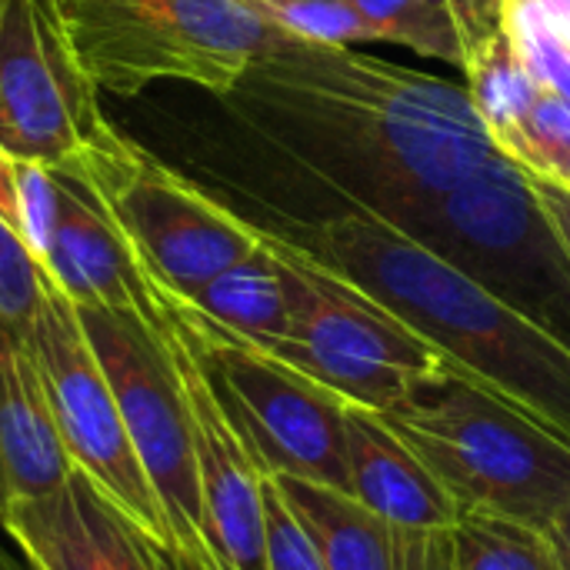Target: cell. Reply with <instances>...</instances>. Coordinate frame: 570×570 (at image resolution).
I'll use <instances>...</instances> for the list:
<instances>
[{
    "instance_id": "6da1fadb",
    "label": "cell",
    "mask_w": 570,
    "mask_h": 570,
    "mask_svg": "<svg viewBox=\"0 0 570 570\" xmlns=\"http://www.w3.org/2000/svg\"><path fill=\"white\" fill-rule=\"evenodd\" d=\"M227 100L354 207L394 224L511 160L464 83L344 43L297 40L254 63Z\"/></svg>"
},
{
    "instance_id": "7a4b0ae2",
    "label": "cell",
    "mask_w": 570,
    "mask_h": 570,
    "mask_svg": "<svg viewBox=\"0 0 570 570\" xmlns=\"http://www.w3.org/2000/svg\"><path fill=\"white\" fill-rule=\"evenodd\" d=\"M451 367L570 441V347L394 220L351 207L291 237Z\"/></svg>"
},
{
    "instance_id": "3957f363",
    "label": "cell",
    "mask_w": 570,
    "mask_h": 570,
    "mask_svg": "<svg viewBox=\"0 0 570 570\" xmlns=\"http://www.w3.org/2000/svg\"><path fill=\"white\" fill-rule=\"evenodd\" d=\"M381 421L461 511H488L548 531L568 504L570 441L451 364L417 381Z\"/></svg>"
},
{
    "instance_id": "277c9868",
    "label": "cell",
    "mask_w": 570,
    "mask_h": 570,
    "mask_svg": "<svg viewBox=\"0 0 570 570\" xmlns=\"http://www.w3.org/2000/svg\"><path fill=\"white\" fill-rule=\"evenodd\" d=\"M100 94L137 97L160 80L230 97L254 63L294 47L257 0H60Z\"/></svg>"
},
{
    "instance_id": "5b68a950",
    "label": "cell",
    "mask_w": 570,
    "mask_h": 570,
    "mask_svg": "<svg viewBox=\"0 0 570 570\" xmlns=\"http://www.w3.org/2000/svg\"><path fill=\"white\" fill-rule=\"evenodd\" d=\"M67 174L94 190L164 297H194L261 247L257 224L227 210L120 130Z\"/></svg>"
},
{
    "instance_id": "8992f818",
    "label": "cell",
    "mask_w": 570,
    "mask_h": 570,
    "mask_svg": "<svg viewBox=\"0 0 570 570\" xmlns=\"http://www.w3.org/2000/svg\"><path fill=\"white\" fill-rule=\"evenodd\" d=\"M397 227L431 244L570 347V261L521 164L504 160L431 197Z\"/></svg>"
},
{
    "instance_id": "52a82bcc",
    "label": "cell",
    "mask_w": 570,
    "mask_h": 570,
    "mask_svg": "<svg viewBox=\"0 0 570 570\" xmlns=\"http://www.w3.org/2000/svg\"><path fill=\"white\" fill-rule=\"evenodd\" d=\"M167 311L257 468L347 491V401L187 304L167 297Z\"/></svg>"
},
{
    "instance_id": "ba28073f",
    "label": "cell",
    "mask_w": 570,
    "mask_h": 570,
    "mask_svg": "<svg viewBox=\"0 0 570 570\" xmlns=\"http://www.w3.org/2000/svg\"><path fill=\"white\" fill-rule=\"evenodd\" d=\"M274 237L294 264L301 291L291 331L261 351L341 394L347 404L377 414L394 407L417 381L448 367V361L381 301L331 271L287 234Z\"/></svg>"
},
{
    "instance_id": "9c48e42d",
    "label": "cell",
    "mask_w": 570,
    "mask_h": 570,
    "mask_svg": "<svg viewBox=\"0 0 570 570\" xmlns=\"http://www.w3.org/2000/svg\"><path fill=\"white\" fill-rule=\"evenodd\" d=\"M77 317L114 387L124 428L160 501L174 548L210 564L194 421L167 324L154 327L137 314L104 307H77Z\"/></svg>"
},
{
    "instance_id": "30bf717a",
    "label": "cell",
    "mask_w": 570,
    "mask_h": 570,
    "mask_svg": "<svg viewBox=\"0 0 570 570\" xmlns=\"http://www.w3.org/2000/svg\"><path fill=\"white\" fill-rule=\"evenodd\" d=\"M114 130L60 0H0V150L70 170Z\"/></svg>"
},
{
    "instance_id": "8fae6325",
    "label": "cell",
    "mask_w": 570,
    "mask_h": 570,
    "mask_svg": "<svg viewBox=\"0 0 570 570\" xmlns=\"http://www.w3.org/2000/svg\"><path fill=\"white\" fill-rule=\"evenodd\" d=\"M27 341L73 468L154 541L174 548L160 501L134 454L114 387L87 341L77 307L60 291L47 287Z\"/></svg>"
},
{
    "instance_id": "7c38bea8",
    "label": "cell",
    "mask_w": 570,
    "mask_h": 570,
    "mask_svg": "<svg viewBox=\"0 0 570 570\" xmlns=\"http://www.w3.org/2000/svg\"><path fill=\"white\" fill-rule=\"evenodd\" d=\"M167 331L184 377L194 454L204 504V541L214 570H267V521H264V481L244 438L220 407L197 354L177 331L167 311Z\"/></svg>"
},
{
    "instance_id": "4fadbf2b",
    "label": "cell",
    "mask_w": 570,
    "mask_h": 570,
    "mask_svg": "<svg viewBox=\"0 0 570 570\" xmlns=\"http://www.w3.org/2000/svg\"><path fill=\"white\" fill-rule=\"evenodd\" d=\"M0 531L27 570H167L164 544L77 468L60 491L10 504Z\"/></svg>"
},
{
    "instance_id": "5bb4252c",
    "label": "cell",
    "mask_w": 570,
    "mask_h": 570,
    "mask_svg": "<svg viewBox=\"0 0 570 570\" xmlns=\"http://www.w3.org/2000/svg\"><path fill=\"white\" fill-rule=\"evenodd\" d=\"M57 184L60 210L43 257L50 287L60 291L73 307L124 311L164 327L167 297L140 267L124 230L80 177L57 170Z\"/></svg>"
},
{
    "instance_id": "9a60e30c",
    "label": "cell",
    "mask_w": 570,
    "mask_h": 570,
    "mask_svg": "<svg viewBox=\"0 0 570 570\" xmlns=\"http://www.w3.org/2000/svg\"><path fill=\"white\" fill-rule=\"evenodd\" d=\"M27 337L0 331V514L60 491L73 474Z\"/></svg>"
},
{
    "instance_id": "2e32d148",
    "label": "cell",
    "mask_w": 570,
    "mask_h": 570,
    "mask_svg": "<svg viewBox=\"0 0 570 570\" xmlns=\"http://www.w3.org/2000/svg\"><path fill=\"white\" fill-rule=\"evenodd\" d=\"M347 494L397 531H448L461 508L424 461L381 421L347 404Z\"/></svg>"
},
{
    "instance_id": "e0dca14e",
    "label": "cell",
    "mask_w": 570,
    "mask_h": 570,
    "mask_svg": "<svg viewBox=\"0 0 570 570\" xmlns=\"http://www.w3.org/2000/svg\"><path fill=\"white\" fill-rule=\"evenodd\" d=\"M444 7L458 33L464 87L504 154L521 117L541 94L514 43L511 0H444Z\"/></svg>"
},
{
    "instance_id": "ac0fdd59",
    "label": "cell",
    "mask_w": 570,
    "mask_h": 570,
    "mask_svg": "<svg viewBox=\"0 0 570 570\" xmlns=\"http://www.w3.org/2000/svg\"><path fill=\"white\" fill-rule=\"evenodd\" d=\"M297 271L281 250L277 237L261 227V247L217 274L194 297L180 301L220 331L257 347L284 337L297 307Z\"/></svg>"
},
{
    "instance_id": "d6986e66",
    "label": "cell",
    "mask_w": 570,
    "mask_h": 570,
    "mask_svg": "<svg viewBox=\"0 0 570 570\" xmlns=\"http://www.w3.org/2000/svg\"><path fill=\"white\" fill-rule=\"evenodd\" d=\"M274 484L314 538L327 570H394V528L347 491L301 478H274Z\"/></svg>"
},
{
    "instance_id": "ffe728a7",
    "label": "cell",
    "mask_w": 570,
    "mask_h": 570,
    "mask_svg": "<svg viewBox=\"0 0 570 570\" xmlns=\"http://www.w3.org/2000/svg\"><path fill=\"white\" fill-rule=\"evenodd\" d=\"M451 534L454 570H561L548 531L501 514L461 511Z\"/></svg>"
},
{
    "instance_id": "44dd1931",
    "label": "cell",
    "mask_w": 570,
    "mask_h": 570,
    "mask_svg": "<svg viewBox=\"0 0 570 570\" xmlns=\"http://www.w3.org/2000/svg\"><path fill=\"white\" fill-rule=\"evenodd\" d=\"M60 210V184L57 170L0 150V220L27 244V250L40 261L47 257L53 224Z\"/></svg>"
},
{
    "instance_id": "7402d4cb",
    "label": "cell",
    "mask_w": 570,
    "mask_h": 570,
    "mask_svg": "<svg viewBox=\"0 0 570 570\" xmlns=\"http://www.w3.org/2000/svg\"><path fill=\"white\" fill-rule=\"evenodd\" d=\"M374 40L461 67V47L444 0H351Z\"/></svg>"
},
{
    "instance_id": "603a6c76",
    "label": "cell",
    "mask_w": 570,
    "mask_h": 570,
    "mask_svg": "<svg viewBox=\"0 0 570 570\" xmlns=\"http://www.w3.org/2000/svg\"><path fill=\"white\" fill-rule=\"evenodd\" d=\"M518 53L541 90L570 100V40L538 0H511Z\"/></svg>"
},
{
    "instance_id": "cb8c5ba5",
    "label": "cell",
    "mask_w": 570,
    "mask_h": 570,
    "mask_svg": "<svg viewBox=\"0 0 570 570\" xmlns=\"http://www.w3.org/2000/svg\"><path fill=\"white\" fill-rule=\"evenodd\" d=\"M50 281L27 244L0 220V331L30 334V324L43 304Z\"/></svg>"
},
{
    "instance_id": "d4e9b609",
    "label": "cell",
    "mask_w": 570,
    "mask_h": 570,
    "mask_svg": "<svg viewBox=\"0 0 570 570\" xmlns=\"http://www.w3.org/2000/svg\"><path fill=\"white\" fill-rule=\"evenodd\" d=\"M504 154L524 170L548 174L564 154H570V100L541 90L511 134Z\"/></svg>"
},
{
    "instance_id": "484cf974",
    "label": "cell",
    "mask_w": 570,
    "mask_h": 570,
    "mask_svg": "<svg viewBox=\"0 0 570 570\" xmlns=\"http://www.w3.org/2000/svg\"><path fill=\"white\" fill-rule=\"evenodd\" d=\"M281 27L317 43H374L364 17L351 0H271L261 3Z\"/></svg>"
},
{
    "instance_id": "4316f807",
    "label": "cell",
    "mask_w": 570,
    "mask_h": 570,
    "mask_svg": "<svg viewBox=\"0 0 570 570\" xmlns=\"http://www.w3.org/2000/svg\"><path fill=\"white\" fill-rule=\"evenodd\" d=\"M264 521H267V570H327L314 538L297 521L274 478L264 481Z\"/></svg>"
},
{
    "instance_id": "83f0119b",
    "label": "cell",
    "mask_w": 570,
    "mask_h": 570,
    "mask_svg": "<svg viewBox=\"0 0 570 570\" xmlns=\"http://www.w3.org/2000/svg\"><path fill=\"white\" fill-rule=\"evenodd\" d=\"M454 528L448 531H397L394 570H454Z\"/></svg>"
},
{
    "instance_id": "f1b7e54d",
    "label": "cell",
    "mask_w": 570,
    "mask_h": 570,
    "mask_svg": "<svg viewBox=\"0 0 570 570\" xmlns=\"http://www.w3.org/2000/svg\"><path fill=\"white\" fill-rule=\"evenodd\" d=\"M528 180H531V190L538 197V207L548 220V227L554 230V237L561 240L564 254L570 261V187L544 177V174H534V170H524Z\"/></svg>"
},
{
    "instance_id": "f546056e",
    "label": "cell",
    "mask_w": 570,
    "mask_h": 570,
    "mask_svg": "<svg viewBox=\"0 0 570 570\" xmlns=\"http://www.w3.org/2000/svg\"><path fill=\"white\" fill-rule=\"evenodd\" d=\"M548 534H551V541H554L558 554H561V558L570 564V498H568V504L558 511V518H554V524L548 528Z\"/></svg>"
},
{
    "instance_id": "4dcf8cb0",
    "label": "cell",
    "mask_w": 570,
    "mask_h": 570,
    "mask_svg": "<svg viewBox=\"0 0 570 570\" xmlns=\"http://www.w3.org/2000/svg\"><path fill=\"white\" fill-rule=\"evenodd\" d=\"M164 564H167V570H214L210 564H204V561H197L177 548H164Z\"/></svg>"
},
{
    "instance_id": "1f68e13d",
    "label": "cell",
    "mask_w": 570,
    "mask_h": 570,
    "mask_svg": "<svg viewBox=\"0 0 570 570\" xmlns=\"http://www.w3.org/2000/svg\"><path fill=\"white\" fill-rule=\"evenodd\" d=\"M544 177H551V180H558V184H564V187H570V154H564Z\"/></svg>"
},
{
    "instance_id": "d6a6232c",
    "label": "cell",
    "mask_w": 570,
    "mask_h": 570,
    "mask_svg": "<svg viewBox=\"0 0 570 570\" xmlns=\"http://www.w3.org/2000/svg\"><path fill=\"white\" fill-rule=\"evenodd\" d=\"M558 558H561V554H558ZM561 570H570V564H568V561H564V558H561Z\"/></svg>"
},
{
    "instance_id": "836d02e7",
    "label": "cell",
    "mask_w": 570,
    "mask_h": 570,
    "mask_svg": "<svg viewBox=\"0 0 570 570\" xmlns=\"http://www.w3.org/2000/svg\"><path fill=\"white\" fill-rule=\"evenodd\" d=\"M257 3H271V0H257Z\"/></svg>"
}]
</instances>
